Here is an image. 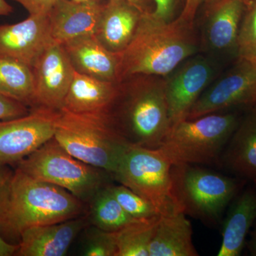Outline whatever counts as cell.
I'll list each match as a JSON object with an SVG mask.
<instances>
[{
	"label": "cell",
	"instance_id": "obj_12",
	"mask_svg": "<svg viewBox=\"0 0 256 256\" xmlns=\"http://www.w3.org/2000/svg\"><path fill=\"white\" fill-rule=\"evenodd\" d=\"M256 104V64L238 58L233 68L208 86L192 108L186 119Z\"/></svg>",
	"mask_w": 256,
	"mask_h": 256
},
{
	"label": "cell",
	"instance_id": "obj_1",
	"mask_svg": "<svg viewBox=\"0 0 256 256\" xmlns=\"http://www.w3.org/2000/svg\"><path fill=\"white\" fill-rule=\"evenodd\" d=\"M198 52L194 24L180 18L165 22L144 14L132 41L118 54V82L136 75L166 76Z\"/></svg>",
	"mask_w": 256,
	"mask_h": 256
},
{
	"label": "cell",
	"instance_id": "obj_24",
	"mask_svg": "<svg viewBox=\"0 0 256 256\" xmlns=\"http://www.w3.org/2000/svg\"><path fill=\"white\" fill-rule=\"evenodd\" d=\"M89 223L109 232H117L129 224L138 222L122 208L110 190V184L94 195L87 204Z\"/></svg>",
	"mask_w": 256,
	"mask_h": 256
},
{
	"label": "cell",
	"instance_id": "obj_15",
	"mask_svg": "<svg viewBox=\"0 0 256 256\" xmlns=\"http://www.w3.org/2000/svg\"><path fill=\"white\" fill-rule=\"evenodd\" d=\"M105 0H56L48 13L50 36L63 44L78 37L96 35Z\"/></svg>",
	"mask_w": 256,
	"mask_h": 256
},
{
	"label": "cell",
	"instance_id": "obj_38",
	"mask_svg": "<svg viewBox=\"0 0 256 256\" xmlns=\"http://www.w3.org/2000/svg\"><path fill=\"white\" fill-rule=\"evenodd\" d=\"M74 1H76V2H84V1H86V0H74Z\"/></svg>",
	"mask_w": 256,
	"mask_h": 256
},
{
	"label": "cell",
	"instance_id": "obj_11",
	"mask_svg": "<svg viewBox=\"0 0 256 256\" xmlns=\"http://www.w3.org/2000/svg\"><path fill=\"white\" fill-rule=\"evenodd\" d=\"M217 74L218 62L205 54H196L164 76L171 124L188 118L192 108Z\"/></svg>",
	"mask_w": 256,
	"mask_h": 256
},
{
	"label": "cell",
	"instance_id": "obj_18",
	"mask_svg": "<svg viewBox=\"0 0 256 256\" xmlns=\"http://www.w3.org/2000/svg\"><path fill=\"white\" fill-rule=\"evenodd\" d=\"M62 44L76 72L118 82L119 56L102 46L95 35L78 37Z\"/></svg>",
	"mask_w": 256,
	"mask_h": 256
},
{
	"label": "cell",
	"instance_id": "obj_19",
	"mask_svg": "<svg viewBox=\"0 0 256 256\" xmlns=\"http://www.w3.org/2000/svg\"><path fill=\"white\" fill-rule=\"evenodd\" d=\"M120 84L104 82L75 72L62 110L76 114H110Z\"/></svg>",
	"mask_w": 256,
	"mask_h": 256
},
{
	"label": "cell",
	"instance_id": "obj_27",
	"mask_svg": "<svg viewBox=\"0 0 256 256\" xmlns=\"http://www.w3.org/2000/svg\"><path fill=\"white\" fill-rule=\"evenodd\" d=\"M110 190L120 206L134 220H152L160 216L150 202L127 186L110 184Z\"/></svg>",
	"mask_w": 256,
	"mask_h": 256
},
{
	"label": "cell",
	"instance_id": "obj_9",
	"mask_svg": "<svg viewBox=\"0 0 256 256\" xmlns=\"http://www.w3.org/2000/svg\"><path fill=\"white\" fill-rule=\"evenodd\" d=\"M245 9L246 0H205L194 20L200 52L216 62L223 56H237Z\"/></svg>",
	"mask_w": 256,
	"mask_h": 256
},
{
	"label": "cell",
	"instance_id": "obj_23",
	"mask_svg": "<svg viewBox=\"0 0 256 256\" xmlns=\"http://www.w3.org/2000/svg\"><path fill=\"white\" fill-rule=\"evenodd\" d=\"M34 76L28 64L0 56V94L33 108Z\"/></svg>",
	"mask_w": 256,
	"mask_h": 256
},
{
	"label": "cell",
	"instance_id": "obj_7",
	"mask_svg": "<svg viewBox=\"0 0 256 256\" xmlns=\"http://www.w3.org/2000/svg\"><path fill=\"white\" fill-rule=\"evenodd\" d=\"M171 174L173 192L182 212L212 225L218 223L242 186L236 178L196 164H172Z\"/></svg>",
	"mask_w": 256,
	"mask_h": 256
},
{
	"label": "cell",
	"instance_id": "obj_31",
	"mask_svg": "<svg viewBox=\"0 0 256 256\" xmlns=\"http://www.w3.org/2000/svg\"><path fill=\"white\" fill-rule=\"evenodd\" d=\"M12 174L13 172L6 168H0V220L4 216L8 207Z\"/></svg>",
	"mask_w": 256,
	"mask_h": 256
},
{
	"label": "cell",
	"instance_id": "obj_17",
	"mask_svg": "<svg viewBox=\"0 0 256 256\" xmlns=\"http://www.w3.org/2000/svg\"><path fill=\"white\" fill-rule=\"evenodd\" d=\"M143 14L126 0H107L95 36L108 50L118 54L132 41Z\"/></svg>",
	"mask_w": 256,
	"mask_h": 256
},
{
	"label": "cell",
	"instance_id": "obj_13",
	"mask_svg": "<svg viewBox=\"0 0 256 256\" xmlns=\"http://www.w3.org/2000/svg\"><path fill=\"white\" fill-rule=\"evenodd\" d=\"M32 68L35 85L33 108L62 110L75 74L63 45L50 42Z\"/></svg>",
	"mask_w": 256,
	"mask_h": 256
},
{
	"label": "cell",
	"instance_id": "obj_33",
	"mask_svg": "<svg viewBox=\"0 0 256 256\" xmlns=\"http://www.w3.org/2000/svg\"><path fill=\"white\" fill-rule=\"evenodd\" d=\"M205 0H186V5L181 16L178 18L190 24H194L198 10Z\"/></svg>",
	"mask_w": 256,
	"mask_h": 256
},
{
	"label": "cell",
	"instance_id": "obj_39",
	"mask_svg": "<svg viewBox=\"0 0 256 256\" xmlns=\"http://www.w3.org/2000/svg\"><path fill=\"white\" fill-rule=\"evenodd\" d=\"M254 186H255V188H256V180L254 181Z\"/></svg>",
	"mask_w": 256,
	"mask_h": 256
},
{
	"label": "cell",
	"instance_id": "obj_4",
	"mask_svg": "<svg viewBox=\"0 0 256 256\" xmlns=\"http://www.w3.org/2000/svg\"><path fill=\"white\" fill-rule=\"evenodd\" d=\"M238 122L232 112L178 121L171 124L159 149L172 164H218Z\"/></svg>",
	"mask_w": 256,
	"mask_h": 256
},
{
	"label": "cell",
	"instance_id": "obj_35",
	"mask_svg": "<svg viewBox=\"0 0 256 256\" xmlns=\"http://www.w3.org/2000/svg\"><path fill=\"white\" fill-rule=\"evenodd\" d=\"M18 244H13L5 240L0 234V256H12L16 255Z\"/></svg>",
	"mask_w": 256,
	"mask_h": 256
},
{
	"label": "cell",
	"instance_id": "obj_32",
	"mask_svg": "<svg viewBox=\"0 0 256 256\" xmlns=\"http://www.w3.org/2000/svg\"><path fill=\"white\" fill-rule=\"evenodd\" d=\"M22 5L30 15H48L56 0H13Z\"/></svg>",
	"mask_w": 256,
	"mask_h": 256
},
{
	"label": "cell",
	"instance_id": "obj_26",
	"mask_svg": "<svg viewBox=\"0 0 256 256\" xmlns=\"http://www.w3.org/2000/svg\"><path fill=\"white\" fill-rule=\"evenodd\" d=\"M237 58L256 64V0H246L237 42Z\"/></svg>",
	"mask_w": 256,
	"mask_h": 256
},
{
	"label": "cell",
	"instance_id": "obj_20",
	"mask_svg": "<svg viewBox=\"0 0 256 256\" xmlns=\"http://www.w3.org/2000/svg\"><path fill=\"white\" fill-rule=\"evenodd\" d=\"M220 163L242 178L256 180V104L238 122L224 150Z\"/></svg>",
	"mask_w": 256,
	"mask_h": 256
},
{
	"label": "cell",
	"instance_id": "obj_21",
	"mask_svg": "<svg viewBox=\"0 0 256 256\" xmlns=\"http://www.w3.org/2000/svg\"><path fill=\"white\" fill-rule=\"evenodd\" d=\"M182 212L160 216L150 244V256H197L191 222Z\"/></svg>",
	"mask_w": 256,
	"mask_h": 256
},
{
	"label": "cell",
	"instance_id": "obj_8",
	"mask_svg": "<svg viewBox=\"0 0 256 256\" xmlns=\"http://www.w3.org/2000/svg\"><path fill=\"white\" fill-rule=\"evenodd\" d=\"M172 164L161 150L128 144L112 178L154 207L160 216L182 212L175 198Z\"/></svg>",
	"mask_w": 256,
	"mask_h": 256
},
{
	"label": "cell",
	"instance_id": "obj_5",
	"mask_svg": "<svg viewBox=\"0 0 256 256\" xmlns=\"http://www.w3.org/2000/svg\"><path fill=\"white\" fill-rule=\"evenodd\" d=\"M56 140L77 159L112 176L129 143L116 129L110 114H76L60 110Z\"/></svg>",
	"mask_w": 256,
	"mask_h": 256
},
{
	"label": "cell",
	"instance_id": "obj_37",
	"mask_svg": "<svg viewBox=\"0 0 256 256\" xmlns=\"http://www.w3.org/2000/svg\"><path fill=\"white\" fill-rule=\"evenodd\" d=\"M250 249L252 250V255L256 256V228L255 232H254V236H252Z\"/></svg>",
	"mask_w": 256,
	"mask_h": 256
},
{
	"label": "cell",
	"instance_id": "obj_14",
	"mask_svg": "<svg viewBox=\"0 0 256 256\" xmlns=\"http://www.w3.org/2000/svg\"><path fill=\"white\" fill-rule=\"evenodd\" d=\"M52 41L48 15H30L20 22L0 25V56L32 68Z\"/></svg>",
	"mask_w": 256,
	"mask_h": 256
},
{
	"label": "cell",
	"instance_id": "obj_10",
	"mask_svg": "<svg viewBox=\"0 0 256 256\" xmlns=\"http://www.w3.org/2000/svg\"><path fill=\"white\" fill-rule=\"evenodd\" d=\"M60 112L36 108L22 117L0 120V168L18 164L54 137Z\"/></svg>",
	"mask_w": 256,
	"mask_h": 256
},
{
	"label": "cell",
	"instance_id": "obj_25",
	"mask_svg": "<svg viewBox=\"0 0 256 256\" xmlns=\"http://www.w3.org/2000/svg\"><path fill=\"white\" fill-rule=\"evenodd\" d=\"M159 218L138 220L116 232V256H150V244Z\"/></svg>",
	"mask_w": 256,
	"mask_h": 256
},
{
	"label": "cell",
	"instance_id": "obj_36",
	"mask_svg": "<svg viewBox=\"0 0 256 256\" xmlns=\"http://www.w3.org/2000/svg\"><path fill=\"white\" fill-rule=\"evenodd\" d=\"M12 12V6L6 0H0V16H6Z\"/></svg>",
	"mask_w": 256,
	"mask_h": 256
},
{
	"label": "cell",
	"instance_id": "obj_3",
	"mask_svg": "<svg viewBox=\"0 0 256 256\" xmlns=\"http://www.w3.org/2000/svg\"><path fill=\"white\" fill-rule=\"evenodd\" d=\"M86 210V204L67 190L16 168L10 183L6 212L0 220V232L20 238L25 229L72 220L85 214Z\"/></svg>",
	"mask_w": 256,
	"mask_h": 256
},
{
	"label": "cell",
	"instance_id": "obj_34",
	"mask_svg": "<svg viewBox=\"0 0 256 256\" xmlns=\"http://www.w3.org/2000/svg\"><path fill=\"white\" fill-rule=\"evenodd\" d=\"M136 6L144 14H152L156 10L154 0H126Z\"/></svg>",
	"mask_w": 256,
	"mask_h": 256
},
{
	"label": "cell",
	"instance_id": "obj_28",
	"mask_svg": "<svg viewBox=\"0 0 256 256\" xmlns=\"http://www.w3.org/2000/svg\"><path fill=\"white\" fill-rule=\"evenodd\" d=\"M85 229L86 232L82 248V256H117L116 232H106L92 225L88 226Z\"/></svg>",
	"mask_w": 256,
	"mask_h": 256
},
{
	"label": "cell",
	"instance_id": "obj_2",
	"mask_svg": "<svg viewBox=\"0 0 256 256\" xmlns=\"http://www.w3.org/2000/svg\"><path fill=\"white\" fill-rule=\"evenodd\" d=\"M110 116L128 143L158 149L171 126L164 77L136 75L120 82Z\"/></svg>",
	"mask_w": 256,
	"mask_h": 256
},
{
	"label": "cell",
	"instance_id": "obj_16",
	"mask_svg": "<svg viewBox=\"0 0 256 256\" xmlns=\"http://www.w3.org/2000/svg\"><path fill=\"white\" fill-rule=\"evenodd\" d=\"M90 225L86 214L60 223L36 226L24 230L16 255L64 256L78 234Z\"/></svg>",
	"mask_w": 256,
	"mask_h": 256
},
{
	"label": "cell",
	"instance_id": "obj_29",
	"mask_svg": "<svg viewBox=\"0 0 256 256\" xmlns=\"http://www.w3.org/2000/svg\"><path fill=\"white\" fill-rule=\"evenodd\" d=\"M156 10L153 16L165 22H172L181 16L186 0H154Z\"/></svg>",
	"mask_w": 256,
	"mask_h": 256
},
{
	"label": "cell",
	"instance_id": "obj_22",
	"mask_svg": "<svg viewBox=\"0 0 256 256\" xmlns=\"http://www.w3.org/2000/svg\"><path fill=\"white\" fill-rule=\"evenodd\" d=\"M256 220V188H247L232 204L224 222L218 256H238Z\"/></svg>",
	"mask_w": 256,
	"mask_h": 256
},
{
	"label": "cell",
	"instance_id": "obj_6",
	"mask_svg": "<svg viewBox=\"0 0 256 256\" xmlns=\"http://www.w3.org/2000/svg\"><path fill=\"white\" fill-rule=\"evenodd\" d=\"M16 166L32 178L67 190L86 205L112 178L105 170L87 164L70 154L54 137Z\"/></svg>",
	"mask_w": 256,
	"mask_h": 256
},
{
	"label": "cell",
	"instance_id": "obj_30",
	"mask_svg": "<svg viewBox=\"0 0 256 256\" xmlns=\"http://www.w3.org/2000/svg\"><path fill=\"white\" fill-rule=\"evenodd\" d=\"M30 112L28 106L0 94V120L22 117Z\"/></svg>",
	"mask_w": 256,
	"mask_h": 256
}]
</instances>
